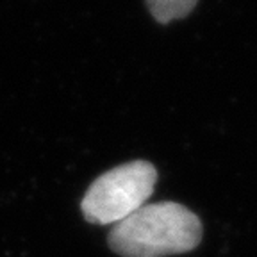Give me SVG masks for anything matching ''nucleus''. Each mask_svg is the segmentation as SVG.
<instances>
[{
	"label": "nucleus",
	"mask_w": 257,
	"mask_h": 257,
	"mask_svg": "<svg viewBox=\"0 0 257 257\" xmlns=\"http://www.w3.org/2000/svg\"><path fill=\"white\" fill-rule=\"evenodd\" d=\"M202 221L177 202L145 204L116 223L109 234V246L121 257H166L197 248Z\"/></svg>",
	"instance_id": "nucleus-1"
},
{
	"label": "nucleus",
	"mask_w": 257,
	"mask_h": 257,
	"mask_svg": "<svg viewBox=\"0 0 257 257\" xmlns=\"http://www.w3.org/2000/svg\"><path fill=\"white\" fill-rule=\"evenodd\" d=\"M157 170L147 161H133L100 175L82 198V214L89 223H120L152 197Z\"/></svg>",
	"instance_id": "nucleus-2"
},
{
	"label": "nucleus",
	"mask_w": 257,
	"mask_h": 257,
	"mask_svg": "<svg viewBox=\"0 0 257 257\" xmlns=\"http://www.w3.org/2000/svg\"><path fill=\"white\" fill-rule=\"evenodd\" d=\"M197 2L198 0H147V6L159 24H170L188 16Z\"/></svg>",
	"instance_id": "nucleus-3"
}]
</instances>
